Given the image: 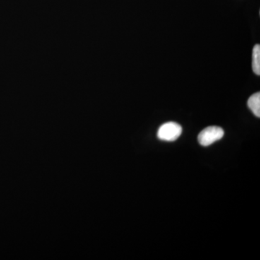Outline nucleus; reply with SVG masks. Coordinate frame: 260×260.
<instances>
[{
	"mask_svg": "<svg viewBox=\"0 0 260 260\" xmlns=\"http://www.w3.org/2000/svg\"><path fill=\"white\" fill-rule=\"evenodd\" d=\"M223 129L219 126H208L198 135V142L202 146L207 147L223 138Z\"/></svg>",
	"mask_w": 260,
	"mask_h": 260,
	"instance_id": "nucleus-1",
	"label": "nucleus"
},
{
	"mask_svg": "<svg viewBox=\"0 0 260 260\" xmlns=\"http://www.w3.org/2000/svg\"><path fill=\"white\" fill-rule=\"evenodd\" d=\"M182 133V127L176 122H167L160 126L158 138L164 141L173 142L177 140Z\"/></svg>",
	"mask_w": 260,
	"mask_h": 260,
	"instance_id": "nucleus-2",
	"label": "nucleus"
},
{
	"mask_svg": "<svg viewBox=\"0 0 260 260\" xmlns=\"http://www.w3.org/2000/svg\"><path fill=\"white\" fill-rule=\"evenodd\" d=\"M248 107L254 113V115L260 117V93L259 92L253 94L247 102Z\"/></svg>",
	"mask_w": 260,
	"mask_h": 260,
	"instance_id": "nucleus-3",
	"label": "nucleus"
},
{
	"mask_svg": "<svg viewBox=\"0 0 260 260\" xmlns=\"http://www.w3.org/2000/svg\"><path fill=\"white\" fill-rule=\"evenodd\" d=\"M252 69L256 75H260V46L256 44L253 49Z\"/></svg>",
	"mask_w": 260,
	"mask_h": 260,
	"instance_id": "nucleus-4",
	"label": "nucleus"
}]
</instances>
